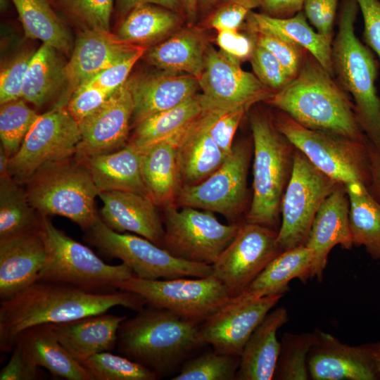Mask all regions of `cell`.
I'll return each mask as SVG.
<instances>
[{
	"mask_svg": "<svg viewBox=\"0 0 380 380\" xmlns=\"http://www.w3.org/2000/svg\"><path fill=\"white\" fill-rule=\"evenodd\" d=\"M146 305L144 298L129 291L93 293L63 283L37 281L1 301L0 349L11 352L16 337L35 325L72 321L116 306L138 312Z\"/></svg>",
	"mask_w": 380,
	"mask_h": 380,
	"instance_id": "1",
	"label": "cell"
},
{
	"mask_svg": "<svg viewBox=\"0 0 380 380\" xmlns=\"http://www.w3.org/2000/svg\"><path fill=\"white\" fill-rule=\"evenodd\" d=\"M266 103L305 127L367 139L349 94L308 51L298 75Z\"/></svg>",
	"mask_w": 380,
	"mask_h": 380,
	"instance_id": "2",
	"label": "cell"
},
{
	"mask_svg": "<svg viewBox=\"0 0 380 380\" xmlns=\"http://www.w3.org/2000/svg\"><path fill=\"white\" fill-rule=\"evenodd\" d=\"M199 325L170 310L148 306L122 322L116 348L159 379L170 374L205 344Z\"/></svg>",
	"mask_w": 380,
	"mask_h": 380,
	"instance_id": "3",
	"label": "cell"
},
{
	"mask_svg": "<svg viewBox=\"0 0 380 380\" xmlns=\"http://www.w3.org/2000/svg\"><path fill=\"white\" fill-rule=\"evenodd\" d=\"M356 0H343L338 29L332 42L334 77L349 94L357 121L367 140L380 151V98L376 87L377 63L369 49L357 37Z\"/></svg>",
	"mask_w": 380,
	"mask_h": 380,
	"instance_id": "4",
	"label": "cell"
},
{
	"mask_svg": "<svg viewBox=\"0 0 380 380\" xmlns=\"http://www.w3.org/2000/svg\"><path fill=\"white\" fill-rule=\"evenodd\" d=\"M253 143V198L246 222L274 230L289 181L296 148L277 129L273 118L258 109L250 114Z\"/></svg>",
	"mask_w": 380,
	"mask_h": 380,
	"instance_id": "5",
	"label": "cell"
},
{
	"mask_svg": "<svg viewBox=\"0 0 380 380\" xmlns=\"http://www.w3.org/2000/svg\"><path fill=\"white\" fill-rule=\"evenodd\" d=\"M25 185L30 204L42 215L66 217L86 231L98 215L99 191L85 164L75 156L44 166Z\"/></svg>",
	"mask_w": 380,
	"mask_h": 380,
	"instance_id": "6",
	"label": "cell"
},
{
	"mask_svg": "<svg viewBox=\"0 0 380 380\" xmlns=\"http://www.w3.org/2000/svg\"><path fill=\"white\" fill-rule=\"evenodd\" d=\"M40 233L46 257L37 281L60 282L93 293L117 291L115 285L134 276L124 263L109 265L92 250L56 228L41 215Z\"/></svg>",
	"mask_w": 380,
	"mask_h": 380,
	"instance_id": "7",
	"label": "cell"
},
{
	"mask_svg": "<svg viewBox=\"0 0 380 380\" xmlns=\"http://www.w3.org/2000/svg\"><path fill=\"white\" fill-rule=\"evenodd\" d=\"M84 232L87 241L101 254L120 260L135 277L141 279L200 278L213 273L212 265L177 258L144 237L114 231L99 214Z\"/></svg>",
	"mask_w": 380,
	"mask_h": 380,
	"instance_id": "8",
	"label": "cell"
},
{
	"mask_svg": "<svg viewBox=\"0 0 380 380\" xmlns=\"http://www.w3.org/2000/svg\"><path fill=\"white\" fill-rule=\"evenodd\" d=\"M277 129L319 170L346 184L369 179V141H360L298 124L279 110L273 117Z\"/></svg>",
	"mask_w": 380,
	"mask_h": 380,
	"instance_id": "9",
	"label": "cell"
},
{
	"mask_svg": "<svg viewBox=\"0 0 380 380\" xmlns=\"http://www.w3.org/2000/svg\"><path fill=\"white\" fill-rule=\"evenodd\" d=\"M116 290L134 293L150 307L170 310L199 324L232 298L226 287L213 275L188 279H145L132 276L118 281Z\"/></svg>",
	"mask_w": 380,
	"mask_h": 380,
	"instance_id": "10",
	"label": "cell"
},
{
	"mask_svg": "<svg viewBox=\"0 0 380 380\" xmlns=\"http://www.w3.org/2000/svg\"><path fill=\"white\" fill-rule=\"evenodd\" d=\"M163 207V248L174 256L190 262L213 265L241 224H224L211 211L192 207L179 210L174 203Z\"/></svg>",
	"mask_w": 380,
	"mask_h": 380,
	"instance_id": "11",
	"label": "cell"
},
{
	"mask_svg": "<svg viewBox=\"0 0 380 380\" xmlns=\"http://www.w3.org/2000/svg\"><path fill=\"white\" fill-rule=\"evenodd\" d=\"M339 184L295 149L291 175L281 203L277 241L281 251L305 244L317 210Z\"/></svg>",
	"mask_w": 380,
	"mask_h": 380,
	"instance_id": "12",
	"label": "cell"
},
{
	"mask_svg": "<svg viewBox=\"0 0 380 380\" xmlns=\"http://www.w3.org/2000/svg\"><path fill=\"white\" fill-rule=\"evenodd\" d=\"M80 139L79 123L66 106L56 105L38 116L10 158L8 174L25 184L44 166L74 156Z\"/></svg>",
	"mask_w": 380,
	"mask_h": 380,
	"instance_id": "13",
	"label": "cell"
},
{
	"mask_svg": "<svg viewBox=\"0 0 380 380\" xmlns=\"http://www.w3.org/2000/svg\"><path fill=\"white\" fill-rule=\"evenodd\" d=\"M251 155L248 142L234 145L222 165L208 178L180 187L175 205L217 213L234 220L244 211L247 202Z\"/></svg>",
	"mask_w": 380,
	"mask_h": 380,
	"instance_id": "14",
	"label": "cell"
},
{
	"mask_svg": "<svg viewBox=\"0 0 380 380\" xmlns=\"http://www.w3.org/2000/svg\"><path fill=\"white\" fill-rule=\"evenodd\" d=\"M277 232L254 223L241 224L236 236L212 265V275L231 297L243 293L267 264L282 251Z\"/></svg>",
	"mask_w": 380,
	"mask_h": 380,
	"instance_id": "15",
	"label": "cell"
},
{
	"mask_svg": "<svg viewBox=\"0 0 380 380\" xmlns=\"http://www.w3.org/2000/svg\"><path fill=\"white\" fill-rule=\"evenodd\" d=\"M198 80L205 108L248 110L274 94L254 74L244 71L240 63L211 46L208 48L204 70Z\"/></svg>",
	"mask_w": 380,
	"mask_h": 380,
	"instance_id": "16",
	"label": "cell"
},
{
	"mask_svg": "<svg viewBox=\"0 0 380 380\" xmlns=\"http://www.w3.org/2000/svg\"><path fill=\"white\" fill-rule=\"evenodd\" d=\"M282 296L230 300L199 325L201 339L217 353L239 356L249 337Z\"/></svg>",
	"mask_w": 380,
	"mask_h": 380,
	"instance_id": "17",
	"label": "cell"
},
{
	"mask_svg": "<svg viewBox=\"0 0 380 380\" xmlns=\"http://www.w3.org/2000/svg\"><path fill=\"white\" fill-rule=\"evenodd\" d=\"M133 100L128 80L96 110L79 122L81 139L75 157H88L116 151L129 142Z\"/></svg>",
	"mask_w": 380,
	"mask_h": 380,
	"instance_id": "18",
	"label": "cell"
},
{
	"mask_svg": "<svg viewBox=\"0 0 380 380\" xmlns=\"http://www.w3.org/2000/svg\"><path fill=\"white\" fill-rule=\"evenodd\" d=\"M308 355L310 377L314 380H373L380 372L379 352L366 346H351L333 335L315 332Z\"/></svg>",
	"mask_w": 380,
	"mask_h": 380,
	"instance_id": "19",
	"label": "cell"
},
{
	"mask_svg": "<svg viewBox=\"0 0 380 380\" xmlns=\"http://www.w3.org/2000/svg\"><path fill=\"white\" fill-rule=\"evenodd\" d=\"M336 245L346 250L354 246L349 222V199L342 183L320 205L304 244L313 253L308 279L316 278L321 281L329 254Z\"/></svg>",
	"mask_w": 380,
	"mask_h": 380,
	"instance_id": "20",
	"label": "cell"
},
{
	"mask_svg": "<svg viewBox=\"0 0 380 380\" xmlns=\"http://www.w3.org/2000/svg\"><path fill=\"white\" fill-rule=\"evenodd\" d=\"M144 49L110 31L86 28L78 35L65 63L67 81L74 91L100 72Z\"/></svg>",
	"mask_w": 380,
	"mask_h": 380,
	"instance_id": "21",
	"label": "cell"
},
{
	"mask_svg": "<svg viewBox=\"0 0 380 380\" xmlns=\"http://www.w3.org/2000/svg\"><path fill=\"white\" fill-rule=\"evenodd\" d=\"M100 217L115 232H132L163 247L164 224L156 204L148 196L125 191H103Z\"/></svg>",
	"mask_w": 380,
	"mask_h": 380,
	"instance_id": "22",
	"label": "cell"
},
{
	"mask_svg": "<svg viewBox=\"0 0 380 380\" xmlns=\"http://www.w3.org/2000/svg\"><path fill=\"white\" fill-rule=\"evenodd\" d=\"M133 100L134 125L156 113L168 110L196 95L200 88L194 76L163 71L128 79Z\"/></svg>",
	"mask_w": 380,
	"mask_h": 380,
	"instance_id": "23",
	"label": "cell"
},
{
	"mask_svg": "<svg viewBox=\"0 0 380 380\" xmlns=\"http://www.w3.org/2000/svg\"><path fill=\"white\" fill-rule=\"evenodd\" d=\"M46 257L40 229L0 241L1 301L36 282Z\"/></svg>",
	"mask_w": 380,
	"mask_h": 380,
	"instance_id": "24",
	"label": "cell"
},
{
	"mask_svg": "<svg viewBox=\"0 0 380 380\" xmlns=\"http://www.w3.org/2000/svg\"><path fill=\"white\" fill-rule=\"evenodd\" d=\"M175 143L181 186L203 181L227 157L210 135L207 108L175 137Z\"/></svg>",
	"mask_w": 380,
	"mask_h": 380,
	"instance_id": "25",
	"label": "cell"
},
{
	"mask_svg": "<svg viewBox=\"0 0 380 380\" xmlns=\"http://www.w3.org/2000/svg\"><path fill=\"white\" fill-rule=\"evenodd\" d=\"M126 318L103 312L51 324L59 342L80 362L116 348L118 329Z\"/></svg>",
	"mask_w": 380,
	"mask_h": 380,
	"instance_id": "26",
	"label": "cell"
},
{
	"mask_svg": "<svg viewBox=\"0 0 380 380\" xmlns=\"http://www.w3.org/2000/svg\"><path fill=\"white\" fill-rule=\"evenodd\" d=\"M18 348L35 366L67 380H94L91 373L62 346L51 324L35 325L15 338Z\"/></svg>",
	"mask_w": 380,
	"mask_h": 380,
	"instance_id": "27",
	"label": "cell"
},
{
	"mask_svg": "<svg viewBox=\"0 0 380 380\" xmlns=\"http://www.w3.org/2000/svg\"><path fill=\"white\" fill-rule=\"evenodd\" d=\"M286 308L270 310L253 331L240 355L236 380H271L281 350L278 330L288 321Z\"/></svg>",
	"mask_w": 380,
	"mask_h": 380,
	"instance_id": "28",
	"label": "cell"
},
{
	"mask_svg": "<svg viewBox=\"0 0 380 380\" xmlns=\"http://www.w3.org/2000/svg\"><path fill=\"white\" fill-rule=\"evenodd\" d=\"M80 160L88 168L99 193L125 191L149 196L141 175L139 151L129 142L116 151Z\"/></svg>",
	"mask_w": 380,
	"mask_h": 380,
	"instance_id": "29",
	"label": "cell"
},
{
	"mask_svg": "<svg viewBox=\"0 0 380 380\" xmlns=\"http://www.w3.org/2000/svg\"><path fill=\"white\" fill-rule=\"evenodd\" d=\"M142 178L157 205L174 203L181 187L175 143L172 139L138 148Z\"/></svg>",
	"mask_w": 380,
	"mask_h": 380,
	"instance_id": "30",
	"label": "cell"
},
{
	"mask_svg": "<svg viewBox=\"0 0 380 380\" xmlns=\"http://www.w3.org/2000/svg\"><path fill=\"white\" fill-rule=\"evenodd\" d=\"M208 48L203 32L196 28H187L151 48L146 58L163 71L184 72L198 80L204 70Z\"/></svg>",
	"mask_w": 380,
	"mask_h": 380,
	"instance_id": "31",
	"label": "cell"
},
{
	"mask_svg": "<svg viewBox=\"0 0 380 380\" xmlns=\"http://www.w3.org/2000/svg\"><path fill=\"white\" fill-rule=\"evenodd\" d=\"M246 20L247 25L276 34L306 50L334 76L331 58L333 41L313 30L303 10L286 18L251 11Z\"/></svg>",
	"mask_w": 380,
	"mask_h": 380,
	"instance_id": "32",
	"label": "cell"
},
{
	"mask_svg": "<svg viewBox=\"0 0 380 380\" xmlns=\"http://www.w3.org/2000/svg\"><path fill=\"white\" fill-rule=\"evenodd\" d=\"M312 260V250L304 245L282 251L267 264L243 293L255 298L283 296L292 279H308Z\"/></svg>",
	"mask_w": 380,
	"mask_h": 380,
	"instance_id": "33",
	"label": "cell"
},
{
	"mask_svg": "<svg viewBox=\"0 0 380 380\" xmlns=\"http://www.w3.org/2000/svg\"><path fill=\"white\" fill-rule=\"evenodd\" d=\"M205 109L201 94H196L138 123L129 143L137 148H142L172 139L199 118Z\"/></svg>",
	"mask_w": 380,
	"mask_h": 380,
	"instance_id": "34",
	"label": "cell"
},
{
	"mask_svg": "<svg viewBox=\"0 0 380 380\" xmlns=\"http://www.w3.org/2000/svg\"><path fill=\"white\" fill-rule=\"evenodd\" d=\"M18 12L25 36L39 39L57 51H72L71 34L53 9L51 0H11Z\"/></svg>",
	"mask_w": 380,
	"mask_h": 380,
	"instance_id": "35",
	"label": "cell"
},
{
	"mask_svg": "<svg viewBox=\"0 0 380 380\" xmlns=\"http://www.w3.org/2000/svg\"><path fill=\"white\" fill-rule=\"evenodd\" d=\"M349 199V222L353 245L364 246L374 260L380 259V203L367 186L356 181L344 184Z\"/></svg>",
	"mask_w": 380,
	"mask_h": 380,
	"instance_id": "36",
	"label": "cell"
},
{
	"mask_svg": "<svg viewBox=\"0 0 380 380\" xmlns=\"http://www.w3.org/2000/svg\"><path fill=\"white\" fill-rule=\"evenodd\" d=\"M56 49L42 43L29 63L23 86L21 99L36 106H42L67 81L65 64Z\"/></svg>",
	"mask_w": 380,
	"mask_h": 380,
	"instance_id": "37",
	"label": "cell"
},
{
	"mask_svg": "<svg viewBox=\"0 0 380 380\" xmlns=\"http://www.w3.org/2000/svg\"><path fill=\"white\" fill-rule=\"evenodd\" d=\"M182 14L153 4H141L122 19L117 35L131 44L143 46L160 39L180 24Z\"/></svg>",
	"mask_w": 380,
	"mask_h": 380,
	"instance_id": "38",
	"label": "cell"
},
{
	"mask_svg": "<svg viewBox=\"0 0 380 380\" xmlns=\"http://www.w3.org/2000/svg\"><path fill=\"white\" fill-rule=\"evenodd\" d=\"M40 224L23 185L11 176L0 177V241L39 231Z\"/></svg>",
	"mask_w": 380,
	"mask_h": 380,
	"instance_id": "39",
	"label": "cell"
},
{
	"mask_svg": "<svg viewBox=\"0 0 380 380\" xmlns=\"http://www.w3.org/2000/svg\"><path fill=\"white\" fill-rule=\"evenodd\" d=\"M315 333L283 335L281 350L273 379L306 380L310 378L308 358L315 343Z\"/></svg>",
	"mask_w": 380,
	"mask_h": 380,
	"instance_id": "40",
	"label": "cell"
},
{
	"mask_svg": "<svg viewBox=\"0 0 380 380\" xmlns=\"http://www.w3.org/2000/svg\"><path fill=\"white\" fill-rule=\"evenodd\" d=\"M94 380H156L157 375L122 355L105 351L80 361Z\"/></svg>",
	"mask_w": 380,
	"mask_h": 380,
	"instance_id": "41",
	"label": "cell"
},
{
	"mask_svg": "<svg viewBox=\"0 0 380 380\" xmlns=\"http://www.w3.org/2000/svg\"><path fill=\"white\" fill-rule=\"evenodd\" d=\"M39 115L23 99L1 104V145L10 158L19 150Z\"/></svg>",
	"mask_w": 380,
	"mask_h": 380,
	"instance_id": "42",
	"label": "cell"
},
{
	"mask_svg": "<svg viewBox=\"0 0 380 380\" xmlns=\"http://www.w3.org/2000/svg\"><path fill=\"white\" fill-rule=\"evenodd\" d=\"M240 357L213 352L191 357L172 380H236Z\"/></svg>",
	"mask_w": 380,
	"mask_h": 380,
	"instance_id": "43",
	"label": "cell"
},
{
	"mask_svg": "<svg viewBox=\"0 0 380 380\" xmlns=\"http://www.w3.org/2000/svg\"><path fill=\"white\" fill-rule=\"evenodd\" d=\"M247 26L253 42L270 51L293 79L300 70L307 51L276 34Z\"/></svg>",
	"mask_w": 380,
	"mask_h": 380,
	"instance_id": "44",
	"label": "cell"
},
{
	"mask_svg": "<svg viewBox=\"0 0 380 380\" xmlns=\"http://www.w3.org/2000/svg\"><path fill=\"white\" fill-rule=\"evenodd\" d=\"M62 10L87 28L110 31L113 0H55Z\"/></svg>",
	"mask_w": 380,
	"mask_h": 380,
	"instance_id": "45",
	"label": "cell"
},
{
	"mask_svg": "<svg viewBox=\"0 0 380 380\" xmlns=\"http://www.w3.org/2000/svg\"><path fill=\"white\" fill-rule=\"evenodd\" d=\"M209 133L213 141L227 156L233 149V139L245 113L243 108H207Z\"/></svg>",
	"mask_w": 380,
	"mask_h": 380,
	"instance_id": "46",
	"label": "cell"
},
{
	"mask_svg": "<svg viewBox=\"0 0 380 380\" xmlns=\"http://www.w3.org/2000/svg\"><path fill=\"white\" fill-rule=\"evenodd\" d=\"M249 59L253 74L274 93L284 88L292 80L279 60L262 46L254 43Z\"/></svg>",
	"mask_w": 380,
	"mask_h": 380,
	"instance_id": "47",
	"label": "cell"
},
{
	"mask_svg": "<svg viewBox=\"0 0 380 380\" xmlns=\"http://www.w3.org/2000/svg\"><path fill=\"white\" fill-rule=\"evenodd\" d=\"M260 6L251 0H220L208 20L217 32L237 31L252 9Z\"/></svg>",
	"mask_w": 380,
	"mask_h": 380,
	"instance_id": "48",
	"label": "cell"
},
{
	"mask_svg": "<svg viewBox=\"0 0 380 380\" xmlns=\"http://www.w3.org/2000/svg\"><path fill=\"white\" fill-rule=\"evenodd\" d=\"M33 53L15 57L1 70L0 103L21 99L25 74Z\"/></svg>",
	"mask_w": 380,
	"mask_h": 380,
	"instance_id": "49",
	"label": "cell"
},
{
	"mask_svg": "<svg viewBox=\"0 0 380 380\" xmlns=\"http://www.w3.org/2000/svg\"><path fill=\"white\" fill-rule=\"evenodd\" d=\"M113 92L89 85H80L72 91L66 106L67 109L79 123L99 108Z\"/></svg>",
	"mask_w": 380,
	"mask_h": 380,
	"instance_id": "50",
	"label": "cell"
},
{
	"mask_svg": "<svg viewBox=\"0 0 380 380\" xmlns=\"http://www.w3.org/2000/svg\"><path fill=\"white\" fill-rule=\"evenodd\" d=\"M144 49L100 72L81 85H89L113 92L127 80L136 62L145 53Z\"/></svg>",
	"mask_w": 380,
	"mask_h": 380,
	"instance_id": "51",
	"label": "cell"
},
{
	"mask_svg": "<svg viewBox=\"0 0 380 380\" xmlns=\"http://www.w3.org/2000/svg\"><path fill=\"white\" fill-rule=\"evenodd\" d=\"M339 0H304L303 11L308 20L322 36L332 40Z\"/></svg>",
	"mask_w": 380,
	"mask_h": 380,
	"instance_id": "52",
	"label": "cell"
},
{
	"mask_svg": "<svg viewBox=\"0 0 380 380\" xmlns=\"http://www.w3.org/2000/svg\"><path fill=\"white\" fill-rule=\"evenodd\" d=\"M363 21L365 42L380 59V0H356Z\"/></svg>",
	"mask_w": 380,
	"mask_h": 380,
	"instance_id": "53",
	"label": "cell"
},
{
	"mask_svg": "<svg viewBox=\"0 0 380 380\" xmlns=\"http://www.w3.org/2000/svg\"><path fill=\"white\" fill-rule=\"evenodd\" d=\"M216 42L220 51L239 63L250 58L254 46L251 37L238 31L218 32Z\"/></svg>",
	"mask_w": 380,
	"mask_h": 380,
	"instance_id": "54",
	"label": "cell"
},
{
	"mask_svg": "<svg viewBox=\"0 0 380 380\" xmlns=\"http://www.w3.org/2000/svg\"><path fill=\"white\" fill-rule=\"evenodd\" d=\"M7 364L0 371V380H35L42 374L39 367L33 365L17 347L12 350Z\"/></svg>",
	"mask_w": 380,
	"mask_h": 380,
	"instance_id": "55",
	"label": "cell"
},
{
	"mask_svg": "<svg viewBox=\"0 0 380 380\" xmlns=\"http://www.w3.org/2000/svg\"><path fill=\"white\" fill-rule=\"evenodd\" d=\"M304 0H262L260 8L262 13L286 18L293 16L303 10Z\"/></svg>",
	"mask_w": 380,
	"mask_h": 380,
	"instance_id": "56",
	"label": "cell"
},
{
	"mask_svg": "<svg viewBox=\"0 0 380 380\" xmlns=\"http://www.w3.org/2000/svg\"><path fill=\"white\" fill-rule=\"evenodd\" d=\"M153 4L184 14L180 0H115L117 14L122 20L137 5Z\"/></svg>",
	"mask_w": 380,
	"mask_h": 380,
	"instance_id": "57",
	"label": "cell"
},
{
	"mask_svg": "<svg viewBox=\"0 0 380 380\" xmlns=\"http://www.w3.org/2000/svg\"><path fill=\"white\" fill-rule=\"evenodd\" d=\"M369 179L367 188L373 198L380 203V151L369 141Z\"/></svg>",
	"mask_w": 380,
	"mask_h": 380,
	"instance_id": "58",
	"label": "cell"
},
{
	"mask_svg": "<svg viewBox=\"0 0 380 380\" xmlns=\"http://www.w3.org/2000/svg\"><path fill=\"white\" fill-rule=\"evenodd\" d=\"M184 15L186 16L189 23H194L198 14L199 0H180Z\"/></svg>",
	"mask_w": 380,
	"mask_h": 380,
	"instance_id": "59",
	"label": "cell"
},
{
	"mask_svg": "<svg viewBox=\"0 0 380 380\" xmlns=\"http://www.w3.org/2000/svg\"><path fill=\"white\" fill-rule=\"evenodd\" d=\"M10 157L0 145V177H8V165Z\"/></svg>",
	"mask_w": 380,
	"mask_h": 380,
	"instance_id": "60",
	"label": "cell"
},
{
	"mask_svg": "<svg viewBox=\"0 0 380 380\" xmlns=\"http://www.w3.org/2000/svg\"><path fill=\"white\" fill-rule=\"evenodd\" d=\"M220 0H199L198 13H207L216 6Z\"/></svg>",
	"mask_w": 380,
	"mask_h": 380,
	"instance_id": "61",
	"label": "cell"
},
{
	"mask_svg": "<svg viewBox=\"0 0 380 380\" xmlns=\"http://www.w3.org/2000/svg\"><path fill=\"white\" fill-rule=\"evenodd\" d=\"M251 1H254L255 3H257L260 6L262 0H251Z\"/></svg>",
	"mask_w": 380,
	"mask_h": 380,
	"instance_id": "62",
	"label": "cell"
}]
</instances>
